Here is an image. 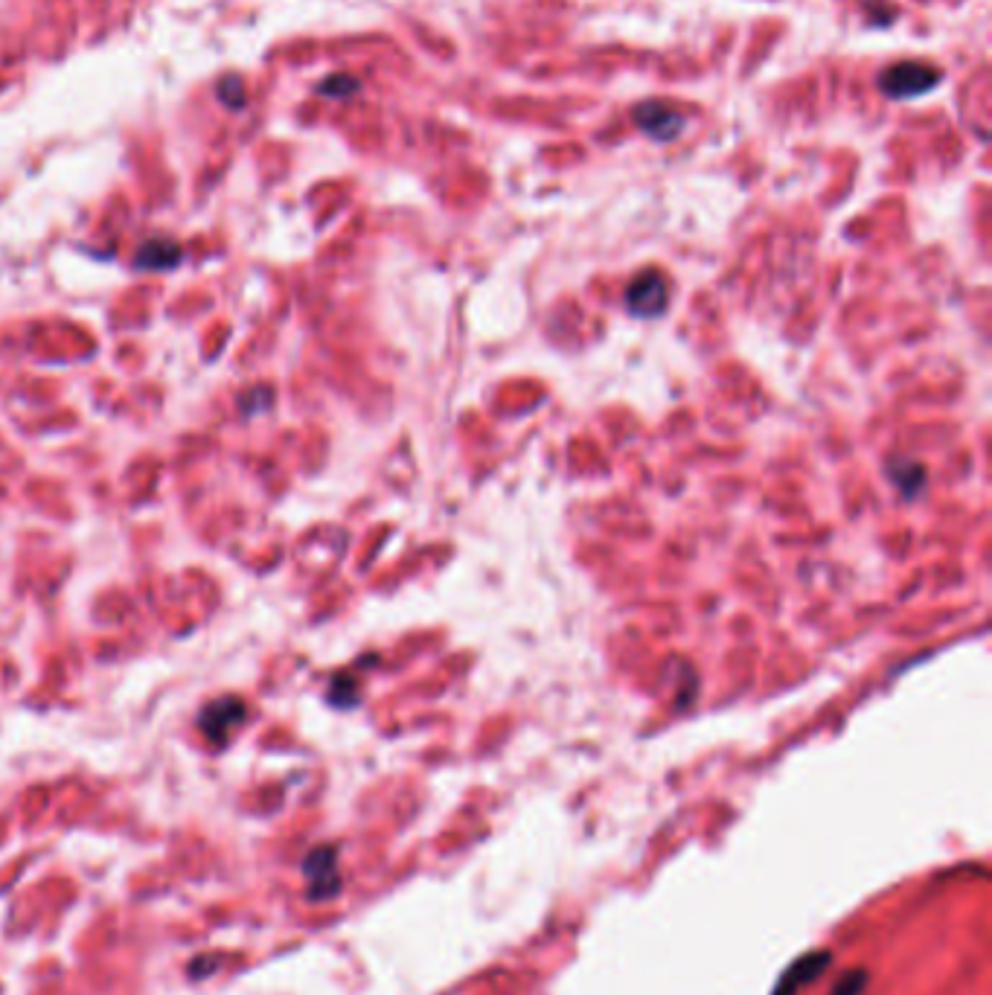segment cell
<instances>
[{
    "label": "cell",
    "mask_w": 992,
    "mask_h": 995,
    "mask_svg": "<svg viewBox=\"0 0 992 995\" xmlns=\"http://www.w3.org/2000/svg\"><path fill=\"white\" fill-rule=\"evenodd\" d=\"M876 82L887 99H917L943 82V70L925 61H896L882 70Z\"/></svg>",
    "instance_id": "cell-1"
},
{
    "label": "cell",
    "mask_w": 992,
    "mask_h": 995,
    "mask_svg": "<svg viewBox=\"0 0 992 995\" xmlns=\"http://www.w3.org/2000/svg\"><path fill=\"white\" fill-rule=\"evenodd\" d=\"M303 874L308 883V899L312 903H324V899L338 897L341 890V870H338V850L330 845H321L303 859Z\"/></svg>",
    "instance_id": "cell-2"
},
{
    "label": "cell",
    "mask_w": 992,
    "mask_h": 995,
    "mask_svg": "<svg viewBox=\"0 0 992 995\" xmlns=\"http://www.w3.org/2000/svg\"><path fill=\"white\" fill-rule=\"evenodd\" d=\"M248 717V705L239 699V696H222V699L210 701L207 708L202 710L198 717V728L213 746H225L227 739L234 737V731L245 722Z\"/></svg>",
    "instance_id": "cell-3"
},
{
    "label": "cell",
    "mask_w": 992,
    "mask_h": 995,
    "mask_svg": "<svg viewBox=\"0 0 992 995\" xmlns=\"http://www.w3.org/2000/svg\"><path fill=\"white\" fill-rule=\"evenodd\" d=\"M631 120L640 131L658 144H667V140H676L681 131L687 129V117L678 108L667 106V102H658V99H649V102H640L631 111Z\"/></svg>",
    "instance_id": "cell-4"
},
{
    "label": "cell",
    "mask_w": 992,
    "mask_h": 995,
    "mask_svg": "<svg viewBox=\"0 0 992 995\" xmlns=\"http://www.w3.org/2000/svg\"><path fill=\"white\" fill-rule=\"evenodd\" d=\"M626 306H629L631 315H661L664 306H667V283H664L661 274L644 272L631 279L629 288H626Z\"/></svg>",
    "instance_id": "cell-5"
},
{
    "label": "cell",
    "mask_w": 992,
    "mask_h": 995,
    "mask_svg": "<svg viewBox=\"0 0 992 995\" xmlns=\"http://www.w3.org/2000/svg\"><path fill=\"white\" fill-rule=\"evenodd\" d=\"M829 964H833V955H829V952L824 949L806 952V955L795 958L786 969H783L775 989H772V995H797L804 987H809L818 975H824V969H827Z\"/></svg>",
    "instance_id": "cell-6"
},
{
    "label": "cell",
    "mask_w": 992,
    "mask_h": 995,
    "mask_svg": "<svg viewBox=\"0 0 992 995\" xmlns=\"http://www.w3.org/2000/svg\"><path fill=\"white\" fill-rule=\"evenodd\" d=\"M180 245L173 239H149L144 242V248L137 250L135 265L144 268V272H166V268H175L180 263Z\"/></svg>",
    "instance_id": "cell-7"
},
{
    "label": "cell",
    "mask_w": 992,
    "mask_h": 995,
    "mask_svg": "<svg viewBox=\"0 0 992 995\" xmlns=\"http://www.w3.org/2000/svg\"><path fill=\"white\" fill-rule=\"evenodd\" d=\"M359 88L361 85L355 76L332 73V76H326L324 82L317 85V93H321V97H330V99H350L359 93Z\"/></svg>",
    "instance_id": "cell-8"
},
{
    "label": "cell",
    "mask_w": 992,
    "mask_h": 995,
    "mask_svg": "<svg viewBox=\"0 0 992 995\" xmlns=\"http://www.w3.org/2000/svg\"><path fill=\"white\" fill-rule=\"evenodd\" d=\"M216 97L222 99V102H225L227 108H242V106H245V85H242L239 76H236V73L225 76V79L218 82Z\"/></svg>",
    "instance_id": "cell-9"
},
{
    "label": "cell",
    "mask_w": 992,
    "mask_h": 995,
    "mask_svg": "<svg viewBox=\"0 0 992 995\" xmlns=\"http://www.w3.org/2000/svg\"><path fill=\"white\" fill-rule=\"evenodd\" d=\"M865 987H867V973L865 969H856V973H844L829 995H862L865 993Z\"/></svg>",
    "instance_id": "cell-10"
}]
</instances>
